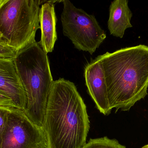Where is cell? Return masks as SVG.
Instances as JSON below:
<instances>
[{"label": "cell", "mask_w": 148, "mask_h": 148, "mask_svg": "<svg viewBox=\"0 0 148 148\" xmlns=\"http://www.w3.org/2000/svg\"><path fill=\"white\" fill-rule=\"evenodd\" d=\"M82 148H126L115 139H110L107 136L90 139Z\"/></svg>", "instance_id": "obj_11"}, {"label": "cell", "mask_w": 148, "mask_h": 148, "mask_svg": "<svg viewBox=\"0 0 148 148\" xmlns=\"http://www.w3.org/2000/svg\"><path fill=\"white\" fill-rule=\"evenodd\" d=\"M16 52L6 43H0V57H14Z\"/></svg>", "instance_id": "obj_13"}, {"label": "cell", "mask_w": 148, "mask_h": 148, "mask_svg": "<svg viewBox=\"0 0 148 148\" xmlns=\"http://www.w3.org/2000/svg\"><path fill=\"white\" fill-rule=\"evenodd\" d=\"M84 76L89 94L97 108L104 115H108L112 109L109 103L104 71L99 56L85 66Z\"/></svg>", "instance_id": "obj_7"}, {"label": "cell", "mask_w": 148, "mask_h": 148, "mask_svg": "<svg viewBox=\"0 0 148 148\" xmlns=\"http://www.w3.org/2000/svg\"><path fill=\"white\" fill-rule=\"evenodd\" d=\"M133 14L128 6L127 0H115L109 8L108 28L110 34L122 38L125 30L133 27L131 20Z\"/></svg>", "instance_id": "obj_10"}, {"label": "cell", "mask_w": 148, "mask_h": 148, "mask_svg": "<svg viewBox=\"0 0 148 148\" xmlns=\"http://www.w3.org/2000/svg\"><path fill=\"white\" fill-rule=\"evenodd\" d=\"M10 108L0 107V147L8 123Z\"/></svg>", "instance_id": "obj_12"}, {"label": "cell", "mask_w": 148, "mask_h": 148, "mask_svg": "<svg viewBox=\"0 0 148 148\" xmlns=\"http://www.w3.org/2000/svg\"><path fill=\"white\" fill-rule=\"evenodd\" d=\"M110 107L128 111L148 94V47L123 48L99 55Z\"/></svg>", "instance_id": "obj_2"}, {"label": "cell", "mask_w": 148, "mask_h": 148, "mask_svg": "<svg viewBox=\"0 0 148 148\" xmlns=\"http://www.w3.org/2000/svg\"><path fill=\"white\" fill-rule=\"evenodd\" d=\"M0 91L12 99L16 108L24 111L27 96L14 57H0Z\"/></svg>", "instance_id": "obj_8"}, {"label": "cell", "mask_w": 148, "mask_h": 148, "mask_svg": "<svg viewBox=\"0 0 148 148\" xmlns=\"http://www.w3.org/2000/svg\"><path fill=\"white\" fill-rule=\"evenodd\" d=\"M3 0H0V5L1 4Z\"/></svg>", "instance_id": "obj_17"}, {"label": "cell", "mask_w": 148, "mask_h": 148, "mask_svg": "<svg viewBox=\"0 0 148 148\" xmlns=\"http://www.w3.org/2000/svg\"><path fill=\"white\" fill-rule=\"evenodd\" d=\"M0 107L16 108L11 98L0 91Z\"/></svg>", "instance_id": "obj_14"}, {"label": "cell", "mask_w": 148, "mask_h": 148, "mask_svg": "<svg viewBox=\"0 0 148 148\" xmlns=\"http://www.w3.org/2000/svg\"><path fill=\"white\" fill-rule=\"evenodd\" d=\"M46 1L3 0L0 5V35L16 52L35 42L40 28V5Z\"/></svg>", "instance_id": "obj_4"}, {"label": "cell", "mask_w": 148, "mask_h": 148, "mask_svg": "<svg viewBox=\"0 0 148 148\" xmlns=\"http://www.w3.org/2000/svg\"><path fill=\"white\" fill-rule=\"evenodd\" d=\"M142 148H148V144L147 145H145V146H143Z\"/></svg>", "instance_id": "obj_16"}, {"label": "cell", "mask_w": 148, "mask_h": 148, "mask_svg": "<svg viewBox=\"0 0 148 148\" xmlns=\"http://www.w3.org/2000/svg\"><path fill=\"white\" fill-rule=\"evenodd\" d=\"M0 43H6L5 42L3 41L2 38L1 36V35H0ZM7 44V43H6Z\"/></svg>", "instance_id": "obj_15"}, {"label": "cell", "mask_w": 148, "mask_h": 148, "mask_svg": "<svg viewBox=\"0 0 148 148\" xmlns=\"http://www.w3.org/2000/svg\"><path fill=\"white\" fill-rule=\"evenodd\" d=\"M61 16L64 36L79 50L92 55L106 38V34L94 15L77 8L69 0L62 1Z\"/></svg>", "instance_id": "obj_5"}, {"label": "cell", "mask_w": 148, "mask_h": 148, "mask_svg": "<svg viewBox=\"0 0 148 148\" xmlns=\"http://www.w3.org/2000/svg\"><path fill=\"white\" fill-rule=\"evenodd\" d=\"M0 148H47V143L41 127L23 110L11 107Z\"/></svg>", "instance_id": "obj_6"}, {"label": "cell", "mask_w": 148, "mask_h": 148, "mask_svg": "<svg viewBox=\"0 0 148 148\" xmlns=\"http://www.w3.org/2000/svg\"><path fill=\"white\" fill-rule=\"evenodd\" d=\"M60 1H46L40 8V23L41 37L39 43L47 54L53 52L58 38L56 28L57 18L54 3Z\"/></svg>", "instance_id": "obj_9"}, {"label": "cell", "mask_w": 148, "mask_h": 148, "mask_svg": "<svg viewBox=\"0 0 148 148\" xmlns=\"http://www.w3.org/2000/svg\"><path fill=\"white\" fill-rule=\"evenodd\" d=\"M14 60L27 96V106L23 111L42 128L54 81L47 54L36 41L16 52Z\"/></svg>", "instance_id": "obj_3"}, {"label": "cell", "mask_w": 148, "mask_h": 148, "mask_svg": "<svg viewBox=\"0 0 148 148\" xmlns=\"http://www.w3.org/2000/svg\"><path fill=\"white\" fill-rule=\"evenodd\" d=\"M89 128L86 106L75 84L64 78L53 81L42 127L47 148H82Z\"/></svg>", "instance_id": "obj_1"}]
</instances>
